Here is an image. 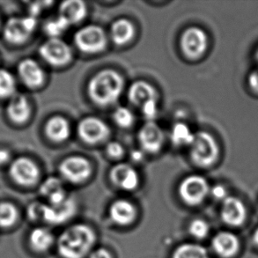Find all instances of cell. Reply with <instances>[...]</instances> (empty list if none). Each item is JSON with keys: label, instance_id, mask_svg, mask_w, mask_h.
Segmentation results:
<instances>
[{"label": "cell", "instance_id": "obj_1", "mask_svg": "<svg viewBox=\"0 0 258 258\" xmlns=\"http://www.w3.org/2000/svg\"><path fill=\"white\" fill-rule=\"evenodd\" d=\"M123 85V79L117 72L107 69L92 77L88 82L87 93L95 104L106 107L118 101Z\"/></svg>", "mask_w": 258, "mask_h": 258}, {"label": "cell", "instance_id": "obj_2", "mask_svg": "<svg viewBox=\"0 0 258 258\" xmlns=\"http://www.w3.org/2000/svg\"><path fill=\"white\" fill-rule=\"evenodd\" d=\"M94 234L86 225H75L60 235L58 251L63 258H83L90 251Z\"/></svg>", "mask_w": 258, "mask_h": 258}, {"label": "cell", "instance_id": "obj_3", "mask_svg": "<svg viewBox=\"0 0 258 258\" xmlns=\"http://www.w3.org/2000/svg\"><path fill=\"white\" fill-rule=\"evenodd\" d=\"M220 155V148L210 133L199 132L195 133L190 145V158L199 167L207 168L215 163Z\"/></svg>", "mask_w": 258, "mask_h": 258}, {"label": "cell", "instance_id": "obj_4", "mask_svg": "<svg viewBox=\"0 0 258 258\" xmlns=\"http://www.w3.org/2000/svg\"><path fill=\"white\" fill-rule=\"evenodd\" d=\"M74 42L82 52L95 54L102 51L107 46V35L102 28L88 25L74 35Z\"/></svg>", "mask_w": 258, "mask_h": 258}, {"label": "cell", "instance_id": "obj_5", "mask_svg": "<svg viewBox=\"0 0 258 258\" xmlns=\"http://www.w3.org/2000/svg\"><path fill=\"white\" fill-rule=\"evenodd\" d=\"M36 26L37 20L31 15L11 18L4 28V37L10 43L21 44L28 41Z\"/></svg>", "mask_w": 258, "mask_h": 258}, {"label": "cell", "instance_id": "obj_6", "mask_svg": "<svg viewBox=\"0 0 258 258\" xmlns=\"http://www.w3.org/2000/svg\"><path fill=\"white\" fill-rule=\"evenodd\" d=\"M178 192L183 202L188 206H197L206 199L209 192V185L201 175L192 174L181 181Z\"/></svg>", "mask_w": 258, "mask_h": 258}, {"label": "cell", "instance_id": "obj_7", "mask_svg": "<svg viewBox=\"0 0 258 258\" xmlns=\"http://www.w3.org/2000/svg\"><path fill=\"white\" fill-rule=\"evenodd\" d=\"M61 175L72 183H81L90 177L93 167L86 158L79 155L67 157L59 165Z\"/></svg>", "mask_w": 258, "mask_h": 258}, {"label": "cell", "instance_id": "obj_8", "mask_svg": "<svg viewBox=\"0 0 258 258\" xmlns=\"http://www.w3.org/2000/svg\"><path fill=\"white\" fill-rule=\"evenodd\" d=\"M207 44L208 40L206 32L197 27L187 28L180 39L181 51L190 59L201 57L206 51Z\"/></svg>", "mask_w": 258, "mask_h": 258}, {"label": "cell", "instance_id": "obj_9", "mask_svg": "<svg viewBox=\"0 0 258 258\" xmlns=\"http://www.w3.org/2000/svg\"><path fill=\"white\" fill-rule=\"evenodd\" d=\"M39 53L47 63L53 67H63L73 59L70 46L59 38H50L44 42Z\"/></svg>", "mask_w": 258, "mask_h": 258}, {"label": "cell", "instance_id": "obj_10", "mask_svg": "<svg viewBox=\"0 0 258 258\" xmlns=\"http://www.w3.org/2000/svg\"><path fill=\"white\" fill-rule=\"evenodd\" d=\"M78 134L86 143L94 145L107 140L110 134V130L101 119L95 116H87L79 123Z\"/></svg>", "mask_w": 258, "mask_h": 258}, {"label": "cell", "instance_id": "obj_11", "mask_svg": "<svg viewBox=\"0 0 258 258\" xmlns=\"http://www.w3.org/2000/svg\"><path fill=\"white\" fill-rule=\"evenodd\" d=\"M11 177L15 182L22 186H31L37 182L40 170L34 161L27 157H20L12 162Z\"/></svg>", "mask_w": 258, "mask_h": 258}, {"label": "cell", "instance_id": "obj_12", "mask_svg": "<svg viewBox=\"0 0 258 258\" xmlns=\"http://www.w3.org/2000/svg\"><path fill=\"white\" fill-rule=\"evenodd\" d=\"M138 139L141 149L149 154H156L161 151L164 144V133L156 122L147 121L140 128Z\"/></svg>", "mask_w": 258, "mask_h": 258}, {"label": "cell", "instance_id": "obj_13", "mask_svg": "<svg viewBox=\"0 0 258 258\" xmlns=\"http://www.w3.org/2000/svg\"><path fill=\"white\" fill-rule=\"evenodd\" d=\"M109 176L112 182L123 190L132 191L139 186L140 176L138 172L129 164L119 163L110 170Z\"/></svg>", "mask_w": 258, "mask_h": 258}, {"label": "cell", "instance_id": "obj_14", "mask_svg": "<svg viewBox=\"0 0 258 258\" xmlns=\"http://www.w3.org/2000/svg\"><path fill=\"white\" fill-rule=\"evenodd\" d=\"M18 74L27 87L35 88L44 82L45 74L36 61L31 58L22 60L18 66Z\"/></svg>", "mask_w": 258, "mask_h": 258}, {"label": "cell", "instance_id": "obj_15", "mask_svg": "<svg viewBox=\"0 0 258 258\" xmlns=\"http://www.w3.org/2000/svg\"><path fill=\"white\" fill-rule=\"evenodd\" d=\"M246 208L244 205L235 198H227L224 200L221 215L226 223L232 226H240L246 218Z\"/></svg>", "mask_w": 258, "mask_h": 258}, {"label": "cell", "instance_id": "obj_16", "mask_svg": "<svg viewBox=\"0 0 258 258\" xmlns=\"http://www.w3.org/2000/svg\"><path fill=\"white\" fill-rule=\"evenodd\" d=\"M128 98L131 103L141 108L147 101L157 100V91L147 81H137L130 87Z\"/></svg>", "mask_w": 258, "mask_h": 258}, {"label": "cell", "instance_id": "obj_17", "mask_svg": "<svg viewBox=\"0 0 258 258\" xmlns=\"http://www.w3.org/2000/svg\"><path fill=\"white\" fill-rule=\"evenodd\" d=\"M75 203L71 199L58 206H45L43 220L50 224H60L69 220L75 213Z\"/></svg>", "mask_w": 258, "mask_h": 258}, {"label": "cell", "instance_id": "obj_18", "mask_svg": "<svg viewBox=\"0 0 258 258\" xmlns=\"http://www.w3.org/2000/svg\"><path fill=\"white\" fill-rule=\"evenodd\" d=\"M87 6L81 0H67L61 3L59 16L68 24H77L87 16Z\"/></svg>", "mask_w": 258, "mask_h": 258}, {"label": "cell", "instance_id": "obj_19", "mask_svg": "<svg viewBox=\"0 0 258 258\" xmlns=\"http://www.w3.org/2000/svg\"><path fill=\"white\" fill-rule=\"evenodd\" d=\"M45 133L54 142H63L71 136V125L63 116H53L46 122Z\"/></svg>", "mask_w": 258, "mask_h": 258}, {"label": "cell", "instance_id": "obj_20", "mask_svg": "<svg viewBox=\"0 0 258 258\" xmlns=\"http://www.w3.org/2000/svg\"><path fill=\"white\" fill-rule=\"evenodd\" d=\"M7 115L16 123H23L30 116V106L22 94H14L7 106Z\"/></svg>", "mask_w": 258, "mask_h": 258}, {"label": "cell", "instance_id": "obj_21", "mask_svg": "<svg viewBox=\"0 0 258 258\" xmlns=\"http://www.w3.org/2000/svg\"><path fill=\"white\" fill-rule=\"evenodd\" d=\"M109 215L115 223L125 226L133 222L136 216V210L132 203L120 199L112 204Z\"/></svg>", "mask_w": 258, "mask_h": 258}, {"label": "cell", "instance_id": "obj_22", "mask_svg": "<svg viewBox=\"0 0 258 258\" xmlns=\"http://www.w3.org/2000/svg\"><path fill=\"white\" fill-rule=\"evenodd\" d=\"M135 36V27L127 19L114 21L110 28V37L116 45H125Z\"/></svg>", "mask_w": 258, "mask_h": 258}, {"label": "cell", "instance_id": "obj_23", "mask_svg": "<svg viewBox=\"0 0 258 258\" xmlns=\"http://www.w3.org/2000/svg\"><path fill=\"white\" fill-rule=\"evenodd\" d=\"M213 248L220 255L228 257L237 252L239 241L237 237L230 233L222 232L217 234L213 241Z\"/></svg>", "mask_w": 258, "mask_h": 258}, {"label": "cell", "instance_id": "obj_24", "mask_svg": "<svg viewBox=\"0 0 258 258\" xmlns=\"http://www.w3.org/2000/svg\"><path fill=\"white\" fill-rule=\"evenodd\" d=\"M53 235L49 230L42 227L35 228L29 236V242L32 248L37 251H45L52 245Z\"/></svg>", "mask_w": 258, "mask_h": 258}, {"label": "cell", "instance_id": "obj_25", "mask_svg": "<svg viewBox=\"0 0 258 258\" xmlns=\"http://www.w3.org/2000/svg\"><path fill=\"white\" fill-rule=\"evenodd\" d=\"M170 137L172 142L175 146H190L194 140L195 133H192L190 128L186 123L177 122L173 126Z\"/></svg>", "mask_w": 258, "mask_h": 258}, {"label": "cell", "instance_id": "obj_26", "mask_svg": "<svg viewBox=\"0 0 258 258\" xmlns=\"http://www.w3.org/2000/svg\"><path fill=\"white\" fill-rule=\"evenodd\" d=\"M173 258H210L202 246L197 244L181 245L174 251Z\"/></svg>", "mask_w": 258, "mask_h": 258}, {"label": "cell", "instance_id": "obj_27", "mask_svg": "<svg viewBox=\"0 0 258 258\" xmlns=\"http://www.w3.org/2000/svg\"><path fill=\"white\" fill-rule=\"evenodd\" d=\"M16 207L11 203H0V227L7 228L14 226L18 220Z\"/></svg>", "mask_w": 258, "mask_h": 258}, {"label": "cell", "instance_id": "obj_28", "mask_svg": "<svg viewBox=\"0 0 258 258\" xmlns=\"http://www.w3.org/2000/svg\"><path fill=\"white\" fill-rule=\"evenodd\" d=\"M16 89V82L10 72L0 69V98L13 97Z\"/></svg>", "mask_w": 258, "mask_h": 258}, {"label": "cell", "instance_id": "obj_29", "mask_svg": "<svg viewBox=\"0 0 258 258\" xmlns=\"http://www.w3.org/2000/svg\"><path fill=\"white\" fill-rule=\"evenodd\" d=\"M40 191L42 195L47 197L49 199L66 192L64 188H63L62 181L56 177H49L43 181L41 185Z\"/></svg>", "mask_w": 258, "mask_h": 258}, {"label": "cell", "instance_id": "obj_30", "mask_svg": "<svg viewBox=\"0 0 258 258\" xmlns=\"http://www.w3.org/2000/svg\"><path fill=\"white\" fill-rule=\"evenodd\" d=\"M70 25L63 20V18H58L49 20L44 25V31L50 36V38H58L59 35L68 29Z\"/></svg>", "mask_w": 258, "mask_h": 258}, {"label": "cell", "instance_id": "obj_31", "mask_svg": "<svg viewBox=\"0 0 258 258\" xmlns=\"http://www.w3.org/2000/svg\"><path fill=\"white\" fill-rule=\"evenodd\" d=\"M113 120L121 128H129L134 122V115L131 109L126 107H118L113 113Z\"/></svg>", "mask_w": 258, "mask_h": 258}, {"label": "cell", "instance_id": "obj_32", "mask_svg": "<svg viewBox=\"0 0 258 258\" xmlns=\"http://www.w3.org/2000/svg\"><path fill=\"white\" fill-rule=\"evenodd\" d=\"M190 234L196 238L202 239L206 237L209 232V227L205 220H195L192 221L189 226Z\"/></svg>", "mask_w": 258, "mask_h": 258}, {"label": "cell", "instance_id": "obj_33", "mask_svg": "<svg viewBox=\"0 0 258 258\" xmlns=\"http://www.w3.org/2000/svg\"><path fill=\"white\" fill-rule=\"evenodd\" d=\"M141 112L148 122H153L158 114L157 100L147 101L141 106Z\"/></svg>", "mask_w": 258, "mask_h": 258}, {"label": "cell", "instance_id": "obj_34", "mask_svg": "<svg viewBox=\"0 0 258 258\" xmlns=\"http://www.w3.org/2000/svg\"><path fill=\"white\" fill-rule=\"evenodd\" d=\"M106 153L113 159H120L124 154V149L121 144L117 141H112L107 145Z\"/></svg>", "mask_w": 258, "mask_h": 258}, {"label": "cell", "instance_id": "obj_35", "mask_svg": "<svg viewBox=\"0 0 258 258\" xmlns=\"http://www.w3.org/2000/svg\"><path fill=\"white\" fill-rule=\"evenodd\" d=\"M44 207L45 205H42L41 203H34L28 207V217L31 220H38L40 219L43 220V213H44Z\"/></svg>", "mask_w": 258, "mask_h": 258}, {"label": "cell", "instance_id": "obj_36", "mask_svg": "<svg viewBox=\"0 0 258 258\" xmlns=\"http://www.w3.org/2000/svg\"><path fill=\"white\" fill-rule=\"evenodd\" d=\"M52 3L50 2H35L32 3L29 6V15H31L33 17H37L40 14L42 13V11L45 8V6H50Z\"/></svg>", "mask_w": 258, "mask_h": 258}, {"label": "cell", "instance_id": "obj_37", "mask_svg": "<svg viewBox=\"0 0 258 258\" xmlns=\"http://www.w3.org/2000/svg\"><path fill=\"white\" fill-rule=\"evenodd\" d=\"M211 193H212L213 198L217 199V200H223V199L225 200V199H227V198H226V197H227L226 188H224L223 186H221V185H216V186H214V187L212 188Z\"/></svg>", "mask_w": 258, "mask_h": 258}, {"label": "cell", "instance_id": "obj_38", "mask_svg": "<svg viewBox=\"0 0 258 258\" xmlns=\"http://www.w3.org/2000/svg\"><path fill=\"white\" fill-rule=\"evenodd\" d=\"M248 85L252 90L258 94V71L253 72L248 77Z\"/></svg>", "mask_w": 258, "mask_h": 258}, {"label": "cell", "instance_id": "obj_39", "mask_svg": "<svg viewBox=\"0 0 258 258\" xmlns=\"http://www.w3.org/2000/svg\"><path fill=\"white\" fill-rule=\"evenodd\" d=\"M90 258H112V256L104 248H99L91 254Z\"/></svg>", "mask_w": 258, "mask_h": 258}, {"label": "cell", "instance_id": "obj_40", "mask_svg": "<svg viewBox=\"0 0 258 258\" xmlns=\"http://www.w3.org/2000/svg\"><path fill=\"white\" fill-rule=\"evenodd\" d=\"M131 157L133 159V161H136V162H140L144 160V151L141 150H133L131 154Z\"/></svg>", "mask_w": 258, "mask_h": 258}, {"label": "cell", "instance_id": "obj_41", "mask_svg": "<svg viewBox=\"0 0 258 258\" xmlns=\"http://www.w3.org/2000/svg\"><path fill=\"white\" fill-rule=\"evenodd\" d=\"M10 160V153L6 149H0V165L7 163Z\"/></svg>", "mask_w": 258, "mask_h": 258}, {"label": "cell", "instance_id": "obj_42", "mask_svg": "<svg viewBox=\"0 0 258 258\" xmlns=\"http://www.w3.org/2000/svg\"><path fill=\"white\" fill-rule=\"evenodd\" d=\"M254 240H255V244L258 246V229L255 233V236H254Z\"/></svg>", "mask_w": 258, "mask_h": 258}, {"label": "cell", "instance_id": "obj_43", "mask_svg": "<svg viewBox=\"0 0 258 258\" xmlns=\"http://www.w3.org/2000/svg\"><path fill=\"white\" fill-rule=\"evenodd\" d=\"M255 58H256V62H257L258 63V51L256 52V56H255Z\"/></svg>", "mask_w": 258, "mask_h": 258}]
</instances>
